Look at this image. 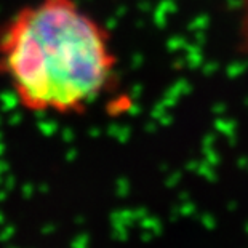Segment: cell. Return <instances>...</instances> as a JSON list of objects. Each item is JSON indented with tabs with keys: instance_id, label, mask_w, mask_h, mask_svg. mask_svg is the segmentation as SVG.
<instances>
[{
	"instance_id": "5",
	"label": "cell",
	"mask_w": 248,
	"mask_h": 248,
	"mask_svg": "<svg viewBox=\"0 0 248 248\" xmlns=\"http://www.w3.org/2000/svg\"><path fill=\"white\" fill-rule=\"evenodd\" d=\"M235 208H237V202H235V200H229V202H228V210H229V212H235Z\"/></svg>"
},
{
	"instance_id": "6",
	"label": "cell",
	"mask_w": 248,
	"mask_h": 248,
	"mask_svg": "<svg viewBox=\"0 0 248 248\" xmlns=\"http://www.w3.org/2000/svg\"><path fill=\"white\" fill-rule=\"evenodd\" d=\"M245 232H247V234H248V223L245 224Z\"/></svg>"
},
{
	"instance_id": "4",
	"label": "cell",
	"mask_w": 248,
	"mask_h": 248,
	"mask_svg": "<svg viewBox=\"0 0 248 248\" xmlns=\"http://www.w3.org/2000/svg\"><path fill=\"white\" fill-rule=\"evenodd\" d=\"M181 212L183 215H186V216H191L195 213V205L192 202H187V203H184V207L181 208Z\"/></svg>"
},
{
	"instance_id": "1",
	"label": "cell",
	"mask_w": 248,
	"mask_h": 248,
	"mask_svg": "<svg viewBox=\"0 0 248 248\" xmlns=\"http://www.w3.org/2000/svg\"><path fill=\"white\" fill-rule=\"evenodd\" d=\"M117 64L112 35L77 0H35L0 26V77L29 112L85 114Z\"/></svg>"
},
{
	"instance_id": "2",
	"label": "cell",
	"mask_w": 248,
	"mask_h": 248,
	"mask_svg": "<svg viewBox=\"0 0 248 248\" xmlns=\"http://www.w3.org/2000/svg\"><path fill=\"white\" fill-rule=\"evenodd\" d=\"M239 34L242 46L248 51V0H240L239 10Z\"/></svg>"
},
{
	"instance_id": "3",
	"label": "cell",
	"mask_w": 248,
	"mask_h": 248,
	"mask_svg": "<svg viewBox=\"0 0 248 248\" xmlns=\"http://www.w3.org/2000/svg\"><path fill=\"white\" fill-rule=\"evenodd\" d=\"M200 223H202V226L205 229L208 231H213L216 228V218L212 215V213H203L200 215Z\"/></svg>"
}]
</instances>
